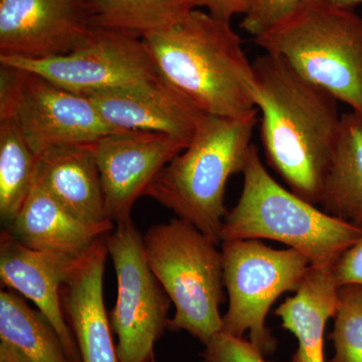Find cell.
Instances as JSON below:
<instances>
[{"label":"cell","mask_w":362,"mask_h":362,"mask_svg":"<svg viewBox=\"0 0 362 362\" xmlns=\"http://www.w3.org/2000/svg\"><path fill=\"white\" fill-rule=\"evenodd\" d=\"M0 118L16 124L37 156L64 145L84 144L122 132L105 122L88 97L32 71L0 65Z\"/></svg>","instance_id":"obj_8"},{"label":"cell","mask_w":362,"mask_h":362,"mask_svg":"<svg viewBox=\"0 0 362 362\" xmlns=\"http://www.w3.org/2000/svg\"><path fill=\"white\" fill-rule=\"evenodd\" d=\"M117 277L110 313L120 362H150L154 344L168 329L171 301L145 259L143 235L132 220L117 223L107 237Z\"/></svg>","instance_id":"obj_9"},{"label":"cell","mask_w":362,"mask_h":362,"mask_svg":"<svg viewBox=\"0 0 362 362\" xmlns=\"http://www.w3.org/2000/svg\"><path fill=\"white\" fill-rule=\"evenodd\" d=\"M0 65L32 71L85 97L161 78L144 40L99 28L68 54L47 59L0 56Z\"/></svg>","instance_id":"obj_10"},{"label":"cell","mask_w":362,"mask_h":362,"mask_svg":"<svg viewBox=\"0 0 362 362\" xmlns=\"http://www.w3.org/2000/svg\"><path fill=\"white\" fill-rule=\"evenodd\" d=\"M361 16H362V11H361Z\"/></svg>","instance_id":"obj_31"},{"label":"cell","mask_w":362,"mask_h":362,"mask_svg":"<svg viewBox=\"0 0 362 362\" xmlns=\"http://www.w3.org/2000/svg\"><path fill=\"white\" fill-rule=\"evenodd\" d=\"M93 28L88 0H0V56H62Z\"/></svg>","instance_id":"obj_12"},{"label":"cell","mask_w":362,"mask_h":362,"mask_svg":"<svg viewBox=\"0 0 362 362\" xmlns=\"http://www.w3.org/2000/svg\"><path fill=\"white\" fill-rule=\"evenodd\" d=\"M223 286L228 307L221 331L249 340L265 356L278 346L266 326L272 305L283 293L296 292L310 268L308 259L296 250H276L259 240L221 242Z\"/></svg>","instance_id":"obj_7"},{"label":"cell","mask_w":362,"mask_h":362,"mask_svg":"<svg viewBox=\"0 0 362 362\" xmlns=\"http://www.w3.org/2000/svg\"><path fill=\"white\" fill-rule=\"evenodd\" d=\"M105 122L122 132L192 139L204 114L162 78L88 96Z\"/></svg>","instance_id":"obj_14"},{"label":"cell","mask_w":362,"mask_h":362,"mask_svg":"<svg viewBox=\"0 0 362 362\" xmlns=\"http://www.w3.org/2000/svg\"><path fill=\"white\" fill-rule=\"evenodd\" d=\"M143 245L150 270L175 307L168 330L187 331L207 344L221 331L220 305L226 301L218 243L176 218L150 226Z\"/></svg>","instance_id":"obj_6"},{"label":"cell","mask_w":362,"mask_h":362,"mask_svg":"<svg viewBox=\"0 0 362 362\" xmlns=\"http://www.w3.org/2000/svg\"><path fill=\"white\" fill-rule=\"evenodd\" d=\"M237 204L228 211L221 242L272 240L303 254L312 267L333 268L362 237V228L317 209L272 177L252 145Z\"/></svg>","instance_id":"obj_4"},{"label":"cell","mask_w":362,"mask_h":362,"mask_svg":"<svg viewBox=\"0 0 362 362\" xmlns=\"http://www.w3.org/2000/svg\"><path fill=\"white\" fill-rule=\"evenodd\" d=\"M332 269L310 266L294 296L274 312L282 327L297 338L298 349L291 362H325L324 332L338 307L339 286Z\"/></svg>","instance_id":"obj_18"},{"label":"cell","mask_w":362,"mask_h":362,"mask_svg":"<svg viewBox=\"0 0 362 362\" xmlns=\"http://www.w3.org/2000/svg\"><path fill=\"white\" fill-rule=\"evenodd\" d=\"M258 123L259 112L240 119L204 115L187 148L157 175L145 197L218 244L228 214L226 182L244 171Z\"/></svg>","instance_id":"obj_3"},{"label":"cell","mask_w":362,"mask_h":362,"mask_svg":"<svg viewBox=\"0 0 362 362\" xmlns=\"http://www.w3.org/2000/svg\"><path fill=\"white\" fill-rule=\"evenodd\" d=\"M201 362H273L250 340L221 331L204 345Z\"/></svg>","instance_id":"obj_25"},{"label":"cell","mask_w":362,"mask_h":362,"mask_svg":"<svg viewBox=\"0 0 362 362\" xmlns=\"http://www.w3.org/2000/svg\"><path fill=\"white\" fill-rule=\"evenodd\" d=\"M76 258L62 252L30 249L7 230L0 235L2 284L30 300L54 326L71 361L82 362L59 296L62 285Z\"/></svg>","instance_id":"obj_15"},{"label":"cell","mask_w":362,"mask_h":362,"mask_svg":"<svg viewBox=\"0 0 362 362\" xmlns=\"http://www.w3.org/2000/svg\"><path fill=\"white\" fill-rule=\"evenodd\" d=\"M255 0H199V7L220 20L230 21L239 14H247Z\"/></svg>","instance_id":"obj_27"},{"label":"cell","mask_w":362,"mask_h":362,"mask_svg":"<svg viewBox=\"0 0 362 362\" xmlns=\"http://www.w3.org/2000/svg\"><path fill=\"white\" fill-rule=\"evenodd\" d=\"M337 285H358L362 287V237L346 250L333 267Z\"/></svg>","instance_id":"obj_26"},{"label":"cell","mask_w":362,"mask_h":362,"mask_svg":"<svg viewBox=\"0 0 362 362\" xmlns=\"http://www.w3.org/2000/svg\"><path fill=\"white\" fill-rule=\"evenodd\" d=\"M150 362H156V359H154V358H153V359H152V361H150Z\"/></svg>","instance_id":"obj_30"},{"label":"cell","mask_w":362,"mask_h":362,"mask_svg":"<svg viewBox=\"0 0 362 362\" xmlns=\"http://www.w3.org/2000/svg\"><path fill=\"white\" fill-rule=\"evenodd\" d=\"M39 161L16 124L0 118V216L6 226L35 185Z\"/></svg>","instance_id":"obj_22"},{"label":"cell","mask_w":362,"mask_h":362,"mask_svg":"<svg viewBox=\"0 0 362 362\" xmlns=\"http://www.w3.org/2000/svg\"><path fill=\"white\" fill-rule=\"evenodd\" d=\"M328 1L345 8L354 9L356 6H362V0H328Z\"/></svg>","instance_id":"obj_29"},{"label":"cell","mask_w":362,"mask_h":362,"mask_svg":"<svg viewBox=\"0 0 362 362\" xmlns=\"http://www.w3.org/2000/svg\"><path fill=\"white\" fill-rule=\"evenodd\" d=\"M252 68L267 162L292 192L319 204L341 123L338 101L280 57L264 52Z\"/></svg>","instance_id":"obj_1"},{"label":"cell","mask_w":362,"mask_h":362,"mask_svg":"<svg viewBox=\"0 0 362 362\" xmlns=\"http://www.w3.org/2000/svg\"><path fill=\"white\" fill-rule=\"evenodd\" d=\"M94 28L144 39L199 8V0H88Z\"/></svg>","instance_id":"obj_20"},{"label":"cell","mask_w":362,"mask_h":362,"mask_svg":"<svg viewBox=\"0 0 362 362\" xmlns=\"http://www.w3.org/2000/svg\"><path fill=\"white\" fill-rule=\"evenodd\" d=\"M114 228L113 221L90 223L78 218L35 180L6 230L30 249L78 257Z\"/></svg>","instance_id":"obj_16"},{"label":"cell","mask_w":362,"mask_h":362,"mask_svg":"<svg viewBox=\"0 0 362 362\" xmlns=\"http://www.w3.org/2000/svg\"><path fill=\"white\" fill-rule=\"evenodd\" d=\"M309 0H255L249 13L245 14L240 28L252 39L270 30Z\"/></svg>","instance_id":"obj_24"},{"label":"cell","mask_w":362,"mask_h":362,"mask_svg":"<svg viewBox=\"0 0 362 362\" xmlns=\"http://www.w3.org/2000/svg\"><path fill=\"white\" fill-rule=\"evenodd\" d=\"M0 339L13 343L33 362H73L44 314L13 290L0 292Z\"/></svg>","instance_id":"obj_21"},{"label":"cell","mask_w":362,"mask_h":362,"mask_svg":"<svg viewBox=\"0 0 362 362\" xmlns=\"http://www.w3.org/2000/svg\"><path fill=\"white\" fill-rule=\"evenodd\" d=\"M143 40L162 80L204 115L240 119L259 112L252 63L230 21L197 8Z\"/></svg>","instance_id":"obj_2"},{"label":"cell","mask_w":362,"mask_h":362,"mask_svg":"<svg viewBox=\"0 0 362 362\" xmlns=\"http://www.w3.org/2000/svg\"><path fill=\"white\" fill-rule=\"evenodd\" d=\"M0 362H33L23 350L13 343L0 339Z\"/></svg>","instance_id":"obj_28"},{"label":"cell","mask_w":362,"mask_h":362,"mask_svg":"<svg viewBox=\"0 0 362 362\" xmlns=\"http://www.w3.org/2000/svg\"><path fill=\"white\" fill-rule=\"evenodd\" d=\"M330 339L334 356L330 362H362V287L338 288V307Z\"/></svg>","instance_id":"obj_23"},{"label":"cell","mask_w":362,"mask_h":362,"mask_svg":"<svg viewBox=\"0 0 362 362\" xmlns=\"http://www.w3.org/2000/svg\"><path fill=\"white\" fill-rule=\"evenodd\" d=\"M189 141L160 133L127 131L90 142L109 220L115 225L132 220L136 201Z\"/></svg>","instance_id":"obj_11"},{"label":"cell","mask_w":362,"mask_h":362,"mask_svg":"<svg viewBox=\"0 0 362 362\" xmlns=\"http://www.w3.org/2000/svg\"><path fill=\"white\" fill-rule=\"evenodd\" d=\"M319 204L325 213L362 228V113L342 114Z\"/></svg>","instance_id":"obj_19"},{"label":"cell","mask_w":362,"mask_h":362,"mask_svg":"<svg viewBox=\"0 0 362 362\" xmlns=\"http://www.w3.org/2000/svg\"><path fill=\"white\" fill-rule=\"evenodd\" d=\"M108 235L75 259L59 291L62 309L82 362H120L104 303Z\"/></svg>","instance_id":"obj_13"},{"label":"cell","mask_w":362,"mask_h":362,"mask_svg":"<svg viewBox=\"0 0 362 362\" xmlns=\"http://www.w3.org/2000/svg\"><path fill=\"white\" fill-rule=\"evenodd\" d=\"M37 180L69 211L90 223L109 220L90 143L64 145L40 156Z\"/></svg>","instance_id":"obj_17"},{"label":"cell","mask_w":362,"mask_h":362,"mask_svg":"<svg viewBox=\"0 0 362 362\" xmlns=\"http://www.w3.org/2000/svg\"><path fill=\"white\" fill-rule=\"evenodd\" d=\"M302 77L362 113V16L328 0H309L254 37Z\"/></svg>","instance_id":"obj_5"}]
</instances>
